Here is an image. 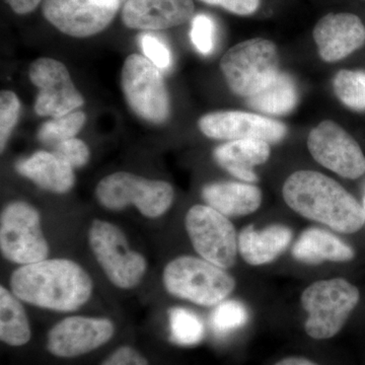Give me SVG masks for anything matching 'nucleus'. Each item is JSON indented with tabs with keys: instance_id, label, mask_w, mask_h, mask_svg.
<instances>
[{
	"instance_id": "1",
	"label": "nucleus",
	"mask_w": 365,
	"mask_h": 365,
	"mask_svg": "<svg viewBox=\"0 0 365 365\" xmlns=\"http://www.w3.org/2000/svg\"><path fill=\"white\" fill-rule=\"evenodd\" d=\"M9 284L21 302L59 313L85 306L93 289L90 274L69 259H46L21 266L11 274Z\"/></svg>"
},
{
	"instance_id": "2",
	"label": "nucleus",
	"mask_w": 365,
	"mask_h": 365,
	"mask_svg": "<svg viewBox=\"0 0 365 365\" xmlns=\"http://www.w3.org/2000/svg\"><path fill=\"white\" fill-rule=\"evenodd\" d=\"M282 194L295 212L336 232L354 234L364 225L365 210L359 201L339 182L321 173H294L283 185Z\"/></svg>"
},
{
	"instance_id": "3",
	"label": "nucleus",
	"mask_w": 365,
	"mask_h": 365,
	"mask_svg": "<svg viewBox=\"0 0 365 365\" xmlns=\"http://www.w3.org/2000/svg\"><path fill=\"white\" fill-rule=\"evenodd\" d=\"M163 287L178 299L202 307H215L230 297L235 281L225 269L203 258L181 256L163 269Z\"/></svg>"
},
{
	"instance_id": "4",
	"label": "nucleus",
	"mask_w": 365,
	"mask_h": 365,
	"mask_svg": "<svg viewBox=\"0 0 365 365\" xmlns=\"http://www.w3.org/2000/svg\"><path fill=\"white\" fill-rule=\"evenodd\" d=\"M359 299V288L342 278L309 285L302 295V307L309 314L304 325L307 335L317 340L337 335Z\"/></svg>"
},
{
	"instance_id": "5",
	"label": "nucleus",
	"mask_w": 365,
	"mask_h": 365,
	"mask_svg": "<svg viewBox=\"0 0 365 365\" xmlns=\"http://www.w3.org/2000/svg\"><path fill=\"white\" fill-rule=\"evenodd\" d=\"M228 88L249 98L266 88L279 73V55L271 41L255 38L230 48L220 60Z\"/></svg>"
},
{
	"instance_id": "6",
	"label": "nucleus",
	"mask_w": 365,
	"mask_h": 365,
	"mask_svg": "<svg viewBox=\"0 0 365 365\" xmlns=\"http://www.w3.org/2000/svg\"><path fill=\"white\" fill-rule=\"evenodd\" d=\"M95 194L98 203L106 209L119 211L133 205L148 218L160 217L167 213L175 198L170 182L145 179L127 172L114 173L101 180Z\"/></svg>"
},
{
	"instance_id": "7",
	"label": "nucleus",
	"mask_w": 365,
	"mask_h": 365,
	"mask_svg": "<svg viewBox=\"0 0 365 365\" xmlns=\"http://www.w3.org/2000/svg\"><path fill=\"white\" fill-rule=\"evenodd\" d=\"M88 245L113 285L132 289L140 284L148 271V261L131 250L121 228L106 220H93L88 230Z\"/></svg>"
},
{
	"instance_id": "8",
	"label": "nucleus",
	"mask_w": 365,
	"mask_h": 365,
	"mask_svg": "<svg viewBox=\"0 0 365 365\" xmlns=\"http://www.w3.org/2000/svg\"><path fill=\"white\" fill-rule=\"evenodd\" d=\"M0 251L7 261L21 266L46 260L49 256L39 211L30 203L14 201L1 211Z\"/></svg>"
},
{
	"instance_id": "9",
	"label": "nucleus",
	"mask_w": 365,
	"mask_h": 365,
	"mask_svg": "<svg viewBox=\"0 0 365 365\" xmlns=\"http://www.w3.org/2000/svg\"><path fill=\"white\" fill-rule=\"evenodd\" d=\"M192 246L204 260L232 268L239 252V237L227 216L208 205H194L185 217Z\"/></svg>"
},
{
	"instance_id": "10",
	"label": "nucleus",
	"mask_w": 365,
	"mask_h": 365,
	"mask_svg": "<svg viewBox=\"0 0 365 365\" xmlns=\"http://www.w3.org/2000/svg\"><path fill=\"white\" fill-rule=\"evenodd\" d=\"M122 90L136 115L163 123L170 115V98L160 68L145 56L132 54L122 68Z\"/></svg>"
},
{
	"instance_id": "11",
	"label": "nucleus",
	"mask_w": 365,
	"mask_h": 365,
	"mask_svg": "<svg viewBox=\"0 0 365 365\" xmlns=\"http://www.w3.org/2000/svg\"><path fill=\"white\" fill-rule=\"evenodd\" d=\"M307 148L323 167L346 179L365 174V157L359 144L335 122H321L309 132Z\"/></svg>"
},
{
	"instance_id": "12",
	"label": "nucleus",
	"mask_w": 365,
	"mask_h": 365,
	"mask_svg": "<svg viewBox=\"0 0 365 365\" xmlns=\"http://www.w3.org/2000/svg\"><path fill=\"white\" fill-rule=\"evenodd\" d=\"M121 0H45L46 20L60 32L86 38L104 31L116 16Z\"/></svg>"
},
{
	"instance_id": "13",
	"label": "nucleus",
	"mask_w": 365,
	"mask_h": 365,
	"mask_svg": "<svg viewBox=\"0 0 365 365\" xmlns=\"http://www.w3.org/2000/svg\"><path fill=\"white\" fill-rule=\"evenodd\" d=\"M29 76L39 88L35 102V112L39 116H63L85 104L66 66L57 60H35L29 69Z\"/></svg>"
},
{
	"instance_id": "14",
	"label": "nucleus",
	"mask_w": 365,
	"mask_h": 365,
	"mask_svg": "<svg viewBox=\"0 0 365 365\" xmlns=\"http://www.w3.org/2000/svg\"><path fill=\"white\" fill-rule=\"evenodd\" d=\"M114 333V324L109 319L69 317L52 327L47 349L55 356L72 359L98 349L109 342Z\"/></svg>"
},
{
	"instance_id": "15",
	"label": "nucleus",
	"mask_w": 365,
	"mask_h": 365,
	"mask_svg": "<svg viewBox=\"0 0 365 365\" xmlns=\"http://www.w3.org/2000/svg\"><path fill=\"white\" fill-rule=\"evenodd\" d=\"M204 135L217 140L259 139L277 143L287 134V127L270 118L242 111H220L204 115L198 122Z\"/></svg>"
},
{
	"instance_id": "16",
	"label": "nucleus",
	"mask_w": 365,
	"mask_h": 365,
	"mask_svg": "<svg viewBox=\"0 0 365 365\" xmlns=\"http://www.w3.org/2000/svg\"><path fill=\"white\" fill-rule=\"evenodd\" d=\"M314 39L324 61H339L365 44V26L355 14H329L314 26Z\"/></svg>"
},
{
	"instance_id": "17",
	"label": "nucleus",
	"mask_w": 365,
	"mask_h": 365,
	"mask_svg": "<svg viewBox=\"0 0 365 365\" xmlns=\"http://www.w3.org/2000/svg\"><path fill=\"white\" fill-rule=\"evenodd\" d=\"M194 11L193 0H128L122 21L134 30H165L187 23Z\"/></svg>"
},
{
	"instance_id": "18",
	"label": "nucleus",
	"mask_w": 365,
	"mask_h": 365,
	"mask_svg": "<svg viewBox=\"0 0 365 365\" xmlns=\"http://www.w3.org/2000/svg\"><path fill=\"white\" fill-rule=\"evenodd\" d=\"M16 170L21 176L53 193H67L76 182L73 168L54 153L48 151H37L31 157L19 160Z\"/></svg>"
},
{
	"instance_id": "19",
	"label": "nucleus",
	"mask_w": 365,
	"mask_h": 365,
	"mask_svg": "<svg viewBox=\"0 0 365 365\" xmlns=\"http://www.w3.org/2000/svg\"><path fill=\"white\" fill-rule=\"evenodd\" d=\"M292 240V230L285 225H269L262 230L249 225L239 235V252L250 265H265L284 253Z\"/></svg>"
},
{
	"instance_id": "20",
	"label": "nucleus",
	"mask_w": 365,
	"mask_h": 365,
	"mask_svg": "<svg viewBox=\"0 0 365 365\" xmlns=\"http://www.w3.org/2000/svg\"><path fill=\"white\" fill-rule=\"evenodd\" d=\"M271 148L268 143L259 139H242L228 141L213 151L215 162L242 181H258L253 168L263 165L270 158Z\"/></svg>"
},
{
	"instance_id": "21",
	"label": "nucleus",
	"mask_w": 365,
	"mask_h": 365,
	"mask_svg": "<svg viewBox=\"0 0 365 365\" xmlns=\"http://www.w3.org/2000/svg\"><path fill=\"white\" fill-rule=\"evenodd\" d=\"M202 198L208 206L232 217L252 215L262 204L261 190L254 185L237 182H215L202 189Z\"/></svg>"
},
{
	"instance_id": "22",
	"label": "nucleus",
	"mask_w": 365,
	"mask_h": 365,
	"mask_svg": "<svg viewBox=\"0 0 365 365\" xmlns=\"http://www.w3.org/2000/svg\"><path fill=\"white\" fill-rule=\"evenodd\" d=\"M292 256L302 263L318 265L323 262L351 261L355 252L328 230L312 227L299 235L292 248Z\"/></svg>"
},
{
	"instance_id": "23",
	"label": "nucleus",
	"mask_w": 365,
	"mask_h": 365,
	"mask_svg": "<svg viewBox=\"0 0 365 365\" xmlns=\"http://www.w3.org/2000/svg\"><path fill=\"white\" fill-rule=\"evenodd\" d=\"M297 101L299 93L294 79L279 72L266 88L248 98V104L264 114L282 116L297 107Z\"/></svg>"
},
{
	"instance_id": "24",
	"label": "nucleus",
	"mask_w": 365,
	"mask_h": 365,
	"mask_svg": "<svg viewBox=\"0 0 365 365\" xmlns=\"http://www.w3.org/2000/svg\"><path fill=\"white\" fill-rule=\"evenodd\" d=\"M0 339L9 346H23L31 339V326L21 300L0 287Z\"/></svg>"
},
{
	"instance_id": "25",
	"label": "nucleus",
	"mask_w": 365,
	"mask_h": 365,
	"mask_svg": "<svg viewBox=\"0 0 365 365\" xmlns=\"http://www.w3.org/2000/svg\"><path fill=\"white\" fill-rule=\"evenodd\" d=\"M170 338L176 344L193 346L203 339L204 324L194 312L173 307L169 312Z\"/></svg>"
},
{
	"instance_id": "26",
	"label": "nucleus",
	"mask_w": 365,
	"mask_h": 365,
	"mask_svg": "<svg viewBox=\"0 0 365 365\" xmlns=\"http://www.w3.org/2000/svg\"><path fill=\"white\" fill-rule=\"evenodd\" d=\"M334 91L341 102L354 111H365V71L342 69L333 81Z\"/></svg>"
},
{
	"instance_id": "27",
	"label": "nucleus",
	"mask_w": 365,
	"mask_h": 365,
	"mask_svg": "<svg viewBox=\"0 0 365 365\" xmlns=\"http://www.w3.org/2000/svg\"><path fill=\"white\" fill-rule=\"evenodd\" d=\"M86 114L81 111H73L63 116L53 118L41 126L38 139L48 145L56 146L67 139L74 138L86 123Z\"/></svg>"
},
{
	"instance_id": "28",
	"label": "nucleus",
	"mask_w": 365,
	"mask_h": 365,
	"mask_svg": "<svg viewBox=\"0 0 365 365\" xmlns=\"http://www.w3.org/2000/svg\"><path fill=\"white\" fill-rule=\"evenodd\" d=\"M248 319V309L242 302L225 299L215 306L211 314L210 323L216 334L225 336L246 325Z\"/></svg>"
},
{
	"instance_id": "29",
	"label": "nucleus",
	"mask_w": 365,
	"mask_h": 365,
	"mask_svg": "<svg viewBox=\"0 0 365 365\" xmlns=\"http://www.w3.org/2000/svg\"><path fill=\"white\" fill-rule=\"evenodd\" d=\"M21 113V103L16 93L2 91L0 95V148L1 153L6 148L11 132L18 123Z\"/></svg>"
},
{
	"instance_id": "30",
	"label": "nucleus",
	"mask_w": 365,
	"mask_h": 365,
	"mask_svg": "<svg viewBox=\"0 0 365 365\" xmlns=\"http://www.w3.org/2000/svg\"><path fill=\"white\" fill-rule=\"evenodd\" d=\"M190 37L201 54H210L215 46V21L206 14H198L192 21Z\"/></svg>"
},
{
	"instance_id": "31",
	"label": "nucleus",
	"mask_w": 365,
	"mask_h": 365,
	"mask_svg": "<svg viewBox=\"0 0 365 365\" xmlns=\"http://www.w3.org/2000/svg\"><path fill=\"white\" fill-rule=\"evenodd\" d=\"M54 153L66 160L73 169L85 167L90 160V150L83 140L67 139L54 146Z\"/></svg>"
},
{
	"instance_id": "32",
	"label": "nucleus",
	"mask_w": 365,
	"mask_h": 365,
	"mask_svg": "<svg viewBox=\"0 0 365 365\" xmlns=\"http://www.w3.org/2000/svg\"><path fill=\"white\" fill-rule=\"evenodd\" d=\"M141 49L146 58L160 69L169 68L172 64V55L163 41L150 34H143L140 37Z\"/></svg>"
},
{
	"instance_id": "33",
	"label": "nucleus",
	"mask_w": 365,
	"mask_h": 365,
	"mask_svg": "<svg viewBox=\"0 0 365 365\" xmlns=\"http://www.w3.org/2000/svg\"><path fill=\"white\" fill-rule=\"evenodd\" d=\"M102 365H148V361L134 348L122 346L115 350Z\"/></svg>"
},
{
	"instance_id": "34",
	"label": "nucleus",
	"mask_w": 365,
	"mask_h": 365,
	"mask_svg": "<svg viewBox=\"0 0 365 365\" xmlns=\"http://www.w3.org/2000/svg\"><path fill=\"white\" fill-rule=\"evenodd\" d=\"M260 6V0H222L220 6L237 16L253 14Z\"/></svg>"
},
{
	"instance_id": "35",
	"label": "nucleus",
	"mask_w": 365,
	"mask_h": 365,
	"mask_svg": "<svg viewBox=\"0 0 365 365\" xmlns=\"http://www.w3.org/2000/svg\"><path fill=\"white\" fill-rule=\"evenodd\" d=\"M11 9L18 14L32 13L42 0H6Z\"/></svg>"
},
{
	"instance_id": "36",
	"label": "nucleus",
	"mask_w": 365,
	"mask_h": 365,
	"mask_svg": "<svg viewBox=\"0 0 365 365\" xmlns=\"http://www.w3.org/2000/svg\"><path fill=\"white\" fill-rule=\"evenodd\" d=\"M275 365H318L311 360L302 359V357H288L277 362Z\"/></svg>"
},
{
	"instance_id": "37",
	"label": "nucleus",
	"mask_w": 365,
	"mask_h": 365,
	"mask_svg": "<svg viewBox=\"0 0 365 365\" xmlns=\"http://www.w3.org/2000/svg\"><path fill=\"white\" fill-rule=\"evenodd\" d=\"M205 4H210V6H220L222 4V0H201Z\"/></svg>"
}]
</instances>
